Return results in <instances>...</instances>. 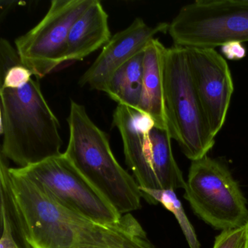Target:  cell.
I'll use <instances>...</instances> for the list:
<instances>
[{"instance_id":"obj_5","label":"cell","mask_w":248,"mask_h":248,"mask_svg":"<svg viewBox=\"0 0 248 248\" xmlns=\"http://www.w3.org/2000/svg\"><path fill=\"white\" fill-rule=\"evenodd\" d=\"M184 190L194 214L216 230L243 227L248 221L246 199L239 184L217 159L206 155L191 161Z\"/></svg>"},{"instance_id":"obj_20","label":"cell","mask_w":248,"mask_h":248,"mask_svg":"<svg viewBox=\"0 0 248 248\" xmlns=\"http://www.w3.org/2000/svg\"><path fill=\"white\" fill-rule=\"evenodd\" d=\"M245 245L244 248H248V220L245 223Z\"/></svg>"},{"instance_id":"obj_11","label":"cell","mask_w":248,"mask_h":248,"mask_svg":"<svg viewBox=\"0 0 248 248\" xmlns=\"http://www.w3.org/2000/svg\"><path fill=\"white\" fill-rule=\"evenodd\" d=\"M113 125L123 140L125 162L137 184L155 189L149 133L155 123L149 116L125 106L117 105L113 114Z\"/></svg>"},{"instance_id":"obj_12","label":"cell","mask_w":248,"mask_h":248,"mask_svg":"<svg viewBox=\"0 0 248 248\" xmlns=\"http://www.w3.org/2000/svg\"><path fill=\"white\" fill-rule=\"evenodd\" d=\"M111 38L108 16L98 0L76 20L68 37L66 62H79L105 46Z\"/></svg>"},{"instance_id":"obj_4","label":"cell","mask_w":248,"mask_h":248,"mask_svg":"<svg viewBox=\"0 0 248 248\" xmlns=\"http://www.w3.org/2000/svg\"><path fill=\"white\" fill-rule=\"evenodd\" d=\"M164 107L168 133L191 161L214 146L205 114L196 92L185 47L167 48L164 62Z\"/></svg>"},{"instance_id":"obj_7","label":"cell","mask_w":248,"mask_h":248,"mask_svg":"<svg viewBox=\"0 0 248 248\" xmlns=\"http://www.w3.org/2000/svg\"><path fill=\"white\" fill-rule=\"evenodd\" d=\"M49 197L90 220L114 224L123 219L107 199L75 168L64 154L27 168H16Z\"/></svg>"},{"instance_id":"obj_13","label":"cell","mask_w":248,"mask_h":248,"mask_svg":"<svg viewBox=\"0 0 248 248\" xmlns=\"http://www.w3.org/2000/svg\"><path fill=\"white\" fill-rule=\"evenodd\" d=\"M166 50L156 38L152 40L145 49L139 111L149 116L155 122V127L168 130L164 107L163 82Z\"/></svg>"},{"instance_id":"obj_19","label":"cell","mask_w":248,"mask_h":248,"mask_svg":"<svg viewBox=\"0 0 248 248\" xmlns=\"http://www.w3.org/2000/svg\"><path fill=\"white\" fill-rule=\"evenodd\" d=\"M0 248H20L14 239L9 237L1 236L0 239Z\"/></svg>"},{"instance_id":"obj_14","label":"cell","mask_w":248,"mask_h":248,"mask_svg":"<svg viewBox=\"0 0 248 248\" xmlns=\"http://www.w3.org/2000/svg\"><path fill=\"white\" fill-rule=\"evenodd\" d=\"M144 51L120 66L111 76L104 93L118 105L139 111L141 95Z\"/></svg>"},{"instance_id":"obj_17","label":"cell","mask_w":248,"mask_h":248,"mask_svg":"<svg viewBox=\"0 0 248 248\" xmlns=\"http://www.w3.org/2000/svg\"><path fill=\"white\" fill-rule=\"evenodd\" d=\"M245 228L223 231L215 239L213 248H244Z\"/></svg>"},{"instance_id":"obj_15","label":"cell","mask_w":248,"mask_h":248,"mask_svg":"<svg viewBox=\"0 0 248 248\" xmlns=\"http://www.w3.org/2000/svg\"><path fill=\"white\" fill-rule=\"evenodd\" d=\"M139 188L143 194V198L148 202L153 204L160 203L174 215L190 248H200V243L195 230L187 217L182 204L174 190L149 189L140 186Z\"/></svg>"},{"instance_id":"obj_21","label":"cell","mask_w":248,"mask_h":248,"mask_svg":"<svg viewBox=\"0 0 248 248\" xmlns=\"http://www.w3.org/2000/svg\"></svg>"},{"instance_id":"obj_1","label":"cell","mask_w":248,"mask_h":248,"mask_svg":"<svg viewBox=\"0 0 248 248\" xmlns=\"http://www.w3.org/2000/svg\"><path fill=\"white\" fill-rule=\"evenodd\" d=\"M10 183L31 248H156L136 217L103 224L63 207L16 168Z\"/></svg>"},{"instance_id":"obj_18","label":"cell","mask_w":248,"mask_h":248,"mask_svg":"<svg viewBox=\"0 0 248 248\" xmlns=\"http://www.w3.org/2000/svg\"><path fill=\"white\" fill-rule=\"evenodd\" d=\"M221 50L225 56L230 60H240L246 56V50L241 43H227L222 46Z\"/></svg>"},{"instance_id":"obj_3","label":"cell","mask_w":248,"mask_h":248,"mask_svg":"<svg viewBox=\"0 0 248 248\" xmlns=\"http://www.w3.org/2000/svg\"><path fill=\"white\" fill-rule=\"evenodd\" d=\"M69 138L65 156L120 214L141 207L143 194L134 178L116 159L105 132L93 123L83 105L71 101Z\"/></svg>"},{"instance_id":"obj_8","label":"cell","mask_w":248,"mask_h":248,"mask_svg":"<svg viewBox=\"0 0 248 248\" xmlns=\"http://www.w3.org/2000/svg\"><path fill=\"white\" fill-rule=\"evenodd\" d=\"M93 0H53L43 19L16 40L21 63L41 79L66 62L69 31Z\"/></svg>"},{"instance_id":"obj_2","label":"cell","mask_w":248,"mask_h":248,"mask_svg":"<svg viewBox=\"0 0 248 248\" xmlns=\"http://www.w3.org/2000/svg\"><path fill=\"white\" fill-rule=\"evenodd\" d=\"M40 79L18 89L0 88L1 155L18 168L62 154L60 123L46 101Z\"/></svg>"},{"instance_id":"obj_6","label":"cell","mask_w":248,"mask_h":248,"mask_svg":"<svg viewBox=\"0 0 248 248\" xmlns=\"http://www.w3.org/2000/svg\"><path fill=\"white\" fill-rule=\"evenodd\" d=\"M168 33L174 46L215 49L248 42V0H197L184 5Z\"/></svg>"},{"instance_id":"obj_9","label":"cell","mask_w":248,"mask_h":248,"mask_svg":"<svg viewBox=\"0 0 248 248\" xmlns=\"http://www.w3.org/2000/svg\"><path fill=\"white\" fill-rule=\"evenodd\" d=\"M186 50L196 92L216 138L224 125L233 95L230 69L215 49L187 47Z\"/></svg>"},{"instance_id":"obj_10","label":"cell","mask_w":248,"mask_h":248,"mask_svg":"<svg viewBox=\"0 0 248 248\" xmlns=\"http://www.w3.org/2000/svg\"><path fill=\"white\" fill-rule=\"evenodd\" d=\"M169 24L159 23L149 27L141 18H136L127 28L111 37L99 56L80 79L81 87L104 92L113 74L136 55L144 51L155 36L168 31Z\"/></svg>"},{"instance_id":"obj_16","label":"cell","mask_w":248,"mask_h":248,"mask_svg":"<svg viewBox=\"0 0 248 248\" xmlns=\"http://www.w3.org/2000/svg\"><path fill=\"white\" fill-rule=\"evenodd\" d=\"M32 76L33 72L22 63L0 69V88L18 89L28 83Z\"/></svg>"}]
</instances>
